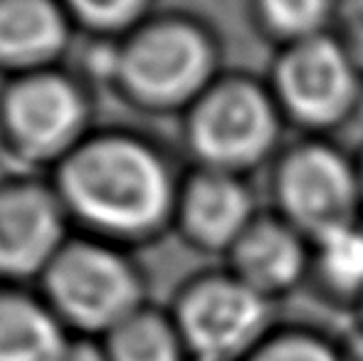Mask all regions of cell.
Instances as JSON below:
<instances>
[{
  "instance_id": "277c9868",
  "label": "cell",
  "mask_w": 363,
  "mask_h": 361,
  "mask_svg": "<svg viewBox=\"0 0 363 361\" xmlns=\"http://www.w3.org/2000/svg\"><path fill=\"white\" fill-rule=\"evenodd\" d=\"M208 65L211 52L201 35L173 23L144 30L116 55L119 77L151 104L186 99L206 79Z\"/></svg>"
},
{
  "instance_id": "5bb4252c",
  "label": "cell",
  "mask_w": 363,
  "mask_h": 361,
  "mask_svg": "<svg viewBox=\"0 0 363 361\" xmlns=\"http://www.w3.org/2000/svg\"><path fill=\"white\" fill-rule=\"evenodd\" d=\"M109 361H191L171 314L141 307L101 339Z\"/></svg>"
},
{
  "instance_id": "7a4b0ae2",
  "label": "cell",
  "mask_w": 363,
  "mask_h": 361,
  "mask_svg": "<svg viewBox=\"0 0 363 361\" xmlns=\"http://www.w3.org/2000/svg\"><path fill=\"white\" fill-rule=\"evenodd\" d=\"M45 302L77 337H101L144 307L134 267L109 248L77 243L62 248L45 270Z\"/></svg>"
},
{
  "instance_id": "3957f363",
  "label": "cell",
  "mask_w": 363,
  "mask_h": 361,
  "mask_svg": "<svg viewBox=\"0 0 363 361\" xmlns=\"http://www.w3.org/2000/svg\"><path fill=\"white\" fill-rule=\"evenodd\" d=\"M191 361H247L269 337V299L238 277L193 284L173 309Z\"/></svg>"
},
{
  "instance_id": "30bf717a",
  "label": "cell",
  "mask_w": 363,
  "mask_h": 361,
  "mask_svg": "<svg viewBox=\"0 0 363 361\" xmlns=\"http://www.w3.org/2000/svg\"><path fill=\"white\" fill-rule=\"evenodd\" d=\"M67 23L52 0H0V62L38 67L62 52Z\"/></svg>"
},
{
  "instance_id": "ffe728a7",
  "label": "cell",
  "mask_w": 363,
  "mask_h": 361,
  "mask_svg": "<svg viewBox=\"0 0 363 361\" xmlns=\"http://www.w3.org/2000/svg\"><path fill=\"white\" fill-rule=\"evenodd\" d=\"M341 361H363V322L356 324L346 337H341L339 342Z\"/></svg>"
},
{
  "instance_id": "ba28073f",
  "label": "cell",
  "mask_w": 363,
  "mask_h": 361,
  "mask_svg": "<svg viewBox=\"0 0 363 361\" xmlns=\"http://www.w3.org/2000/svg\"><path fill=\"white\" fill-rule=\"evenodd\" d=\"M284 201L301 226L326 235L349 226L354 211V179L339 156L309 149L294 156L284 171Z\"/></svg>"
},
{
  "instance_id": "2e32d148",
  "label": "cell",
  "mask_w": 363,
  "mask_h": 361,
  "mask_svg": "<svg viewBox=\"0 0 363 361\" xmlns=\"http://www.w3.org/2000/svg\"><path fill=\"white\" fill-rule=\"evenodd\" d=\"M247 361H341V352L334 339L304 329H291L272 332Z\"/></svg>"
},
{
  "instance_id": "8fae6325",
  "label": "cell",
  "mask_w": 363,
  "mask_h": 361,
  "mask_svg": "<svg viewBox=\"0 0 363 361\" xmlns=\"http://www.w3.org/2000/svg\"><path fill=\"white\" fill-rule=\"evenodd\" d=\"M69 334L45 299L0 292V361H55Z\"/></svg>"
},
{
  "instance_id": "d6986e66",
  "label": "cell",
  "mask_w": 363,
  "mask_h": 361,
  "mask_svg": "<svg viewBox=\"0 0 363 361\" xmlns=\"http://www.w3.org/2000/svg\"><path fill=\"white\" fill-rule=\"evenodd\" d=\"M55 361H109L101 342L91 337H69Z\"/></svg>"
},
{
  "instance_id": "44dd1931",
  "label": "cell",
  "mask_w": 363,
  "mask_h": 361,
  "mask_svg": "<svg viewBox=\"0 0 363 361\" xmlns=\"http://www.w3.org/2000/svg\"><path fill=\"white\" fill-rule=\"evenodd\" d=\"M361 322H363V297H361Z\"/></svg>"
},
{
  "instance_id": "4fadbf2b",
  "label": "cell",
  "mask_w": 363,
  "mask_h": 361,
  "mask_svg": "<svg viewBox=\"0 0 363 361\" xmlns=\"http://www.w3.org/2000/svg\"><path fill=\"white\" fill-rule=\"evenodd\" d=\"M238 279L259 292L272 297L284 292L301 274V250L287 231L274 226H262L245 233L235 252Z\"/></svg>"
},
{
  "instance_id": "5b68a950",
  "label": "cell",
  "mask_w": 363,
  "mask_h": 361,
  "mask_svg": "<svg viewBox=\"0 0 363 361\" xmlns=\"http://www.w3.org/2000/svg\"><path fill=\"white\" fill-rule=\"evenodd\" d=\"M193 144L216 164H245L267 149L274 119L252 87L228 84L213 91L193 116Z\"/></svg>"
},
{
  "instance_id": "6da1fadb",
  "label": "cell",
  "mask_w": 363,
  "mask_h": 361,
  "mask_svg": "<svg viewBox=\"0 0 363 361\" xmlns=\"http://www.w3.org/2000/svg\"><path fill=\"white\" fill-rule=\"evenodd\" d=\"M62 196L91 226L139 233L156 226L171 203V181L153 151L129 139H96L67 159Z\"/></svg>"
},
{
  "instance_id": "52a82bcc",
  "label": "cell",
  "mask_w": 363,
  "mask_h": 361,
  "mask_svg": "<svg viewBox=\"0 0 363 361\" xmlns=\"http://www.w3.org/2000/svg\"><path fill=\"white\" fill-rule=\"evenodd\" d=\"M84 119V104L67 79L33 74L10 89L5 124L18 149L33 156H52L74 141Z\"/></svg>"
},
{
  "instance_id": "7c38bea8",
  "label": "cell",
  "mask_w": 363,
  "mask_h": 361,
  "mask_svg": "<svg viewBox=\"0 0 363 361\" xmlns=\"http://www.w3.org/2000/svg\"><path fill=\"white\" fill-rule=\"evenodd\" d=\"M183 216L198 240L208 245H225L245 235L250 198L240 183L225 176H203L188 188Z\"/></svg>"
},
{
  "instance_id": "e0dca14e",
  "label": "cell",
  "mask_w": 363,
  "mask_h": 361,
  "mask_svg": "<svg viewBox=\"0 0 363 361\" xmlns=\"http://www.w3.org/2000/svg\"><path fill=\"white\" fill-rule=\"evenodd\" d=\"M72 13L96 30H116L141 13L146 0H67Z\"/></svg>"
},
{
  "instance_id": "ac0fdd59",
  "label": "cell",
  "mask_w": 363,
  "mask_h": 361,
  "mask_svg": "<svg viewBox=\"0 0 363 361\" xmlns=\"http://www.w3.org/2000/svg\"><path fill=\"white\" fill-rule=\"evenodd\" d=\"M269 20L287 33H309L324 20L326 0H264Z\"/></svg>"
},
{
  "instance_id": "9a60e30c",
  "label": "cell",
  "mask_w": 363,
  "mask_h": 361,
  "mask_svg": "<svg viewBox=\"0 0 363 361\" xmlns=\"http://www.w3.org/2000/svg\"><path fill=\"white\" fill-rule=\"evenodd\" d=\"M321 272L339 292L363 297V233L344 226L321 235Z\"/></svg>"
},
{
  "instance_id": "8992f818",
  "label": "cell",
  "mask_w": 363,
  "mask_h": 361,
  "mask_svg": "<svg viewBox=\"0 0 363 361\" xmlns=\"http://www.w3.org/2000/svg\"><path fill=\"white\" fill-rule=\"evenodd\" d=\"M62 243L57 201L38 186L0 191V274L25 279L52 265Z\"/></svg>"
},
{
  "instance_id": "9c48e42d",
  "label": "cell",
  "mask_w": 363,
  "mask_h": 361,
  "mask_svg": "<svg viewBox=\"0 0 363 361\" xmlns=\"http://www.w3.org/2000/svg\"><path fill=\"white\" fill-rule=\"evenodd\" d=\"M282 91L291 109L309 121L336 119L354 96L346 55L329 40H306L282 65Z\"/></svg>"
}]
</instances>
